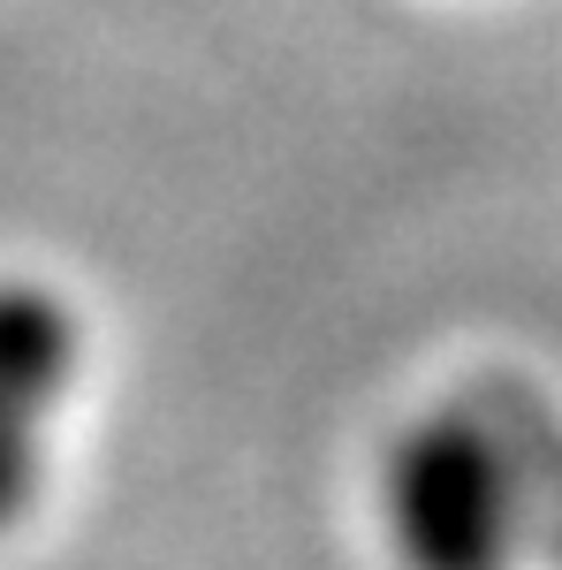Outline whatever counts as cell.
<instances>
[{
	"label": "cell",
	"mask_w": 562,
	"mask_h": 570,
	"mask_svg": "<svg viewBox=\"0 0 562 570\" xmlns=\"http://www.w3.org/2000/svg\"><path fill=\"white\" fill-rule=\"evenodd\" d=\"M77 381V320L53 289L0 282V525H16L39 494L53 411Z\"/></svg>",
	"instance_id": "2"
},
{
	"label": "cell",
	"mask_w": 562,
	"mask_h": 570,
	"mask_svg": "<svg viewBox=\"0 0 562 570\" xmlns=\"http://www.w3.org/2000/svg\"><path fill=\"white\" fill-rule=\"evenodd\" d=\"M395 556L411 570H510L562 548V434L524 395H464L388 449L381 472Z\"/></svg>",
	"instance_id": "1"
}]
</instances>
